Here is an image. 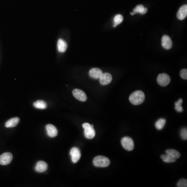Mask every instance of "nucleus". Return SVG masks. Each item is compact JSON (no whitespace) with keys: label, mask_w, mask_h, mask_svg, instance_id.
Listing matches in <instances>:
<instances>
[{"label":"nucleus","mask_w":187,"mask_h":187,"mask_svg":"<svg viewBox=\"0 0 187 187\" xmlns=\"http://www.w3.org/2000/svg\"><path fill=\"white\" fill-rule=\"evenodd\" d=\"M121 144L122 147L126 150L132 151L134 148V143L133 140L129 137H124L121 140Z\"/></svg>","instance_id":"4"},{"label":"nucleus","mask_w":187,"mask_h":187,"mask_svg":"<svg viewBox=\"0 0 187 187\" xmlns=\"http://www.w3.org/2000/svg\"><path fill=\"white\" fill-rule=\"evenodd\" d=\"M74 97L79 101L84 102L87 100V96L84 92L80 89H74L72 92Z\"/></svg>","instance_id":"8"},{"label":"nucleus","mask_w":187,"mask_h":187,"mask_svg":"<svg viewBox=\"0 0 187 187\" xmlns=\"http://www.w3.org/2000/svg\"><path fill=\"white\" fill-rule=\"evenodd\" d=\"M103 72L99 68H92L89 72L90 77L94 79H99L103 74Z\"/></svg>","instance_id":"12"},{"label":"nucleus","mask_w":187,"mask_h":187,"mask_svg":"<svg viewBox=\"0 0 187 187\" xmlns=\"http://www.w3.org/2000/svg\"><path fill=\"white\" fill-rule=\"evenodd\" d=\"M171 82V78L166 74H160L157 77V82L161 86H166Z\"/></svg>","instance_id":"5"},{"label":"nucleus","mask_w":187,"mask_h":187,"mask_svg":"<svg viewBox=\"0 0 187 187\" xmlns=\"http://www.w3.org/2000/svg\"><path fill=\"white\" fill-rule=\"evenodd\" d=\"M135 13H134V11L132 12V13H130V15H135Z\"/></svg>","instance_id":"27"},{"label":"nucleus","mask_w":187,"mask_h":187,"mask_svg":"<svg viewBox=\"0 0 187 187\" xmlns=\"http://www.w3.org/2000/svg\"><path fill=\"white\" fill-rule=\"evenodd\" d=\"M48 169V164L45 162L40 161L35 165V170L38 172H45Z\"/></svg>","instance_id":"13"},{"label":"nucleus","mask_w":187,"mask_h":187,"mask_svg":"<svg viewBox=\"0 0 187 187\" xmlns=\"http://www.w3.org/2000/svg\"><path fill=\"white\" fill-rule=\"evenodd\" d=\"M20 119L19 117H16L11 118V119L8 120L5 123V127L7 128L14 127L18 124Z\"/></svg>","instance_id":"16"},{"label":"nucleus","mask_w":187,"mask_h":187,"mask_svg":"<svg viewBox=\"0 0 187 187\" xmlns=\"http://www.w3.org/2000/svg\"><path fill=\"white\" fill-rule=\"evenodd\" d=\"M165 123H166V120L164 119H160L156 122V124H155L156 129L158 130H161L165 126Z\"/></svg>","instance_id":"21"},{"label":"nucleus","mask_w":187,"mask_h":187,"mask_svg":"<svg viewBox=\"0 0 187 187\" xmlns=\"http://www.w3.org/2000/svg\"><path fill=\"white\" fill-rule=\"evenodd\" d=\"M123 21V17L120 14L116 15L114 18V27H116V26L122 23Z\"/></svg>","instance_id":"22"},{"label":"nucleus","mask_w":187,"mask_h":187,"mask_svg":"<svg viewBox=\"0 0 187 187\" xmlns=\"http://www.w3.org/2000/svg\"><path fill=\"white\" fill-rule=\"evenodd\" d=\"M99 79L100 83L101 85H107L111 82L112 80V77L111 74H109V73H105V74H103Z\"/></svg>","instance_id":"9"},{"label":"nucleus","mask_w":187,"mask_h":187,"mask_svg":"<svg viewBox=\"0 0 187 187\" xmlns=\"http://www.w3.org/2000/svg\"><path fill=\"white\" fill-rule=\"evenodd\" d=\"M180 76L182 77V79L184 80H187V70L186 69H182L180 72Z\"/></svg>","instance_id":"25"},{"label":"nucleus","mask_w":187,"mask_h":187,"mask_svg":"<svg viewBox=\"0 0 187 187\" xmlns=\"http://www.w3.org/2000/svg\"><path fill=\"white\" fill-rule=\"evenodd\" d=\"M182 99L180 98L178 101H176L175 103V110L178 112H181L183 111V108L182 107Z\"/></svg>","instance_id":"23"},{"label":"nucleus","mask_w":187,"mask_h":187,"mask_svg":"<svg viewBox=\"0 0 187 187\" xmlns=\"http://www.w3.org/2000/svg\"><path fill=\"white\" fill-rule=\"evenodd\" d=\"M161 158L165 163H172V162H176L177 160L174 158H172V156L167 154H162L161 156Z\"/></svg>","instance_id":"20"},{"label":"nucleus","mask_w":187,"mask_h":187,"mask_svg":"<svg viewBox=\"0 0 187 187\" xmlns=\"http://www.w3.org/2000/svg\"><path fill=\"white\" fill-rule=\"evenodd\" d=\"M34 107L39 109H45L47 108V103L43 100H38L33 103Z\"/></svg>","instance_id":"18"},{"label":"nucleus","mask_w":187,"mask_h":187,"mask_svg":"<svg viewBox=\"0 0 187 187\" xmlns=\"http://www.w3.org/2000/svg\"><path fill=\"white\" fill-rule=\"evenodd\" d=\"M13 155L11 153L5 152L0 156V164L7 165L11 163L13 160Z\"/></svg>","instance_id":"6"},{"label":"nucleus","mask_w":187,"mask_h":187,"mask_svg":"<svg viewBox=\"0 0 187 187\" xmlns=\"http://www.w3.org/2000/svg\"><path fill=\"white\" fill-rule=\"evenodd\" d=\"M162 45L166 50L171 49L172 46V41L171 38L167 35H164L162 38Z\"/></svg>","instance_id":"10"},{"label":"nucleus","mask_w":187,"mask_h":187,"mask_svg":"<svg viewBox=\"0 0 187 187\" xmlns=\"http://www.w3.org/2000/svg\"><path fill=\"white\" fill-rule=\"evenodd\" d=\"M187 16V5H184L182 6L178 10L177 14V17L179 20H183Z\"/></svg>","instance_id":"14"},{"label":"nucleus","mask_w":187,"mask_h":187,"mask_svg":"<svg viewBox=\"0 0 187 187\" xmlns=\"http://www.w3.org/2000/svg\"><path fill=\"white\" fill-rule=\"evenodd\" d=\"M67 43L62 39H59L57 43V48L58 50L60 53H64L67 49Z\"/></svg>","instance_id":"15"},{"label":"nucleus","mask_w":187,"mask_h":187,"mask_svg":"<svg viewBox=\"0 0 187 187\" xmlns=\"http://www.w3.org/2000/svg\"><path fill=\"white\" fill-rule=\"evenodd\" d=\"M177 186L178 187H187V180L186 179H181L178 181L177 184Z\"/></svg>","instance_id":"24"},{"label":"nucleus","mask_w":187,"mask_h":187,"mask_svg":"<svg viewBox=\"0 0 187 187\" xmlns=\"http://www.w3.org/2000/svg\"><path fill=\"white\" fill-rule=\"evenodd\" d=\"M165 152L166 154H169L176 160L180 157V153L179 152L174 149H168L165 151Z\"/></svg>","instance_id":"17"},{"label":"nucleus","mask_w":187,"mask_h":187,"mask_svg":"<svg viewBox=\"0 0 187 187\" xmlns=\"http://www.w3.org/2000/svg\"><path fill=\"white\" fill-rule=\"evenodd\" d=\"M93 164L96 167H107L110 165V161L106 156H98L94 159Z\"/></svg>","instance_id":"2"},{"label":"nucleus","mask_w":187,"mask_h":187,"mask_svg":"<svg viewBox=\"0 0 187 187\" xmlns=\"http://www.w3.org/2000/svg\"><path fill=\"white\" fill-rule=\"evenodd\" d=\"M147 11H148V9L147 8H145L143 5H139L137 6L133 10V11L135 14L140 13L143 15L147 13Z\"/></svg>","instance_id":"19"},{"label":"nucleus","mask_w":187,"mask_h":187,"mask_svg":"<svg viewBox=\"0 0 187 187\" xmlns=\"http://www.w3.org/2000/svg\"><path fill=\"white\" fill-rule=\"evenodd\" d=\"M145 94L141 90H137L133 93L129 98L130 101L133 105L137 106L143 103L145 101Z\"/></svg>","instance_id":"1"},{"label":"nucleus","mask_w":187,"mask_h":187,"mask_svg":"<svg viewBox=\"0 0 187 187\" xmlns=\"http://www.w3.org/2000/svg\"><path fill=\"white\" fill-rule=\"evenodd\" d=\"M82 126L84 129V135L86 138L92 139L95 136V130L94 129V126L88 123L83 124Z\"/></svg>","instance_id":"3"},{"label":"nucleus","mask_w":187,"mask_h":187,"mask_svg":"<svg viewBox=\"0 0 187 187\" xmlns=\"http://www.w3.org/2000/svg\"><path fill=\"white\" fill-rule=\"evenodd\" d=\"M70 154L71 156L72 161L74 163H77L81 158V152L77 147L72 148L70 150Z\"/></svg>","instance_id":"7"},{"label":"nucleus","mask_w":187,"mask_h":187,"mask_svg":"<svg viewBox=\"0 0 187 187\" xmlns=\"http://www.w3.org/2000/svg\"><path fill=\"white\" fill-rule=\"evenodd\" d=\"M46 131L48 136L50 137H55L58 134V130L53 125L48 124L46 126Z\"/></svg>","instance_id":"11"},{"label":"nucleus","mask_w":187,"mask_h":187,"mask_svg":"<svg viewBox=\"0 0 187 187\" xmlns=\"http://www.w3.org/2000/svg\"><path fill=\"white\" fill-rule=\"evenodd\" d=\"M181 137L183 140H187V130L186 128H183L180 131Z\"/></svg>","instance_id":"26"}]
</instances>
